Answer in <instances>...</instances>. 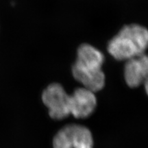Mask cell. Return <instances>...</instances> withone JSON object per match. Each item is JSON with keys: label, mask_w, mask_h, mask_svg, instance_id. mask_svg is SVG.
Segmentation results:
<instances>
[{"label": "cell", "mask_w": 148, "mask_h": 148, "mask_svg": "<svg viewBox=\"0 0 148 148\" xmlns=\"http://www.w3.org/2000/svg\"><path fill=\"white\" fill-rule=\"evenodd\" d=\"M70 95L58 83H52L44 90L42 101L53 119H62L70 114Z\"/></svg>", "instance_id": "3957f363"}, {"label": "cell", "mask_w": 148, "mask_h": 148, "mask_svg": "<svg viewBox=\"0 0 148 148\" xmlns=\"http://www.w3.org/2000/svg\"><path fill=\"white\" fill-rule=\"evenodd\" d=\"M148 58L145 53L126 60L124 67V78L127 86L136 88L147 81Z\"/></svg>", "instance_id": "5b68a950"}, {"label": "cell", "mask_w": 148, "mask_h": 148, "mask_svg": "<svg viewBox=\"0 0 148 148\" xmlns=\"http://www.w3.org/2000/svg\"><path fill=\"white\" fill-rule=\"evenodd\" d=\"M147 44V29L138 24H130L122 27L108 42L107 49L116 60H127L144 54Z\"/></svg>", "instance_id": "6da1fadb"}, {"label": "cell", "mask_w": 148, "mask_h": 148, "mask_svg": "<svg viewBox=\"0 0 148 148\" xmlns=\"http://www.w3.org/2000/svg\"><path fill=\"white\" fill-rule=\"evenodd\" d=\"M104 60V56L99 49L89 44H82L77 49L76 61L73 66L86 71H99Z\"/></svg>", "instance_id": "8992f818"}, {"label": "cell", "mask_w": 148, "mask_h": 148, "mask_svg": "<svg viewBox=\"0 0 148 148\" xmlns=\"http://www.w3.org/2000/svg\"><path fill=\"white\" fill-rule=\"evenodd\" d=\"M96 106L95 92L84 87L77 88L70 95V114L77 119L88 117L93 112Z\"/></svg>", "instance_id": "277c9868"}, {"label": "cell", "mask_w": 148, "mask_h": 148, "mask_svg": "<svg viewBox=\"0 0 148 148\" xmlns=\"http://www.w3.org/2000/svg\"><path fill=\"white\" fill-rule=\"evenodd\" d=\"M74 78L83 84L84 88L95 92L102 89L105 86V75L102 70L88 71L72 66Z\"/></svg>", "instance_id": "52a82bcc"}, {"label": "cell", "mask_w": 148, "mask_h": 148, "mask_svg": "<svg viewBox=\"0 0 148 148\" xmlns=\"http://www.w3.org/2000/svg\"><path fill=\"white\" fill-rule=\"evenodd\" d=\"M53 148H92L93 139L87 127L76 124L66 125L56 134Z\"/></svg>", "instance_id": "7a4b0ae2"}]
</instances>
